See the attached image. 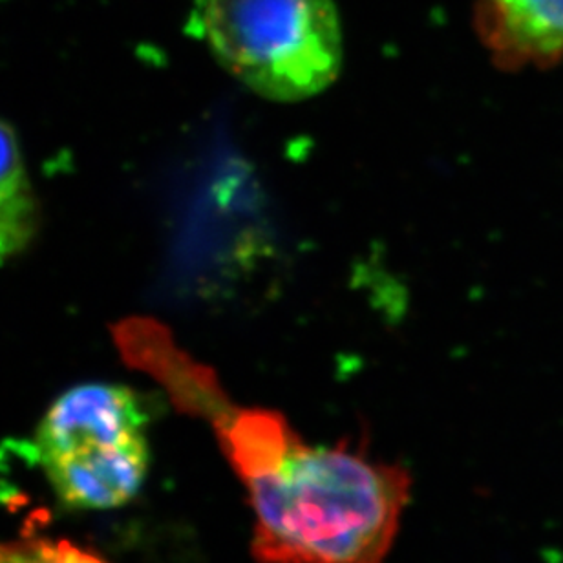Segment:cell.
<instances>
[{
	"label": "cell",
	"mask_w": 563,
	"mask_h": 563,
	"mask_svg": "<svg viewBox=\"0 0 563 563\" xmlns=\"http://www.w3.org/2000/svg\"><path fill=\"white\" fill-rule=\"evenodd\" d=\"M178 401L209 419L255 515L256 563H385L410 499L399 465L308 444L282 413L236 407L209 369Z\"/></svg>",
	"instance_id": "obj_1"
},
{
	"label": "cell",
	"mask_w": 563,
	"mask_h": 563,
	"mask_svg": "<svg viewBox=\"0 0 563 563\" xmlns=\"http://www.w3.org/2000/svg\"><path fill=\"white\" fill-rule=\"evenodd\" d=\"M192 22L218 63L262 98L297 103L341 71L333 0H195Z\"/></svg>",
	"instance_id": "obj_2"
},
{
	"label": "cell",
	"mask_w": 563,
	"mask_h": 563,
	"mask_svg": "<svg viewBox=\"0 0 563 563\" xmlns=\"http://www.w3.org/2000/svg\"><path fill=\"white\" fill-rule=\"evenodd\" d=\"M33 443L49 487L71 509L123 507L151 463L140 396L115 383H82L55 397Z\"/></svg>",
	"instance_id": "obj_3"
},
{
	"label": "cell",
	"mask_w": 563,
	"mask_h": 563,
	"mask_svg": "<svg viewBox=\"0 0 563 563\" xmlns=\"http://www.w3.org/2000/svg\"><path fill=\"white\" fill-rule=\"evenodd\" d=\"M474 27L501 70L563 60V0H477Z\"/></svg>",
	"instance_id": "obj_4"
},
{
	"label": "cell",
	"mask_w": 563,
	"mask_h": 563,
	"mask_svg": "<svg viewBox=\"0 0 563 563\" xmlns=\"http://www.w3.org/2000/svg\"><path fill=\"white\" fill-rule=\"evenodd\" d=\"M41 207L16 134L0 120V266L32 245Z\"/></svg>",
	"instance_id": "obj_5"
},
{
	"label": "cell",
	"mask_w": 563,
	"mask_h": 563,
	"mask_svg": "<svg viewBox=\"0 0 563 563\" xmlns=\"http://www.w3.org/2000/svg\"><path fill=\"white\" fill-rule=\"evenodd\" d=\"M0 563H110L68 540L26 537L0 542Z\"/></svg>",
	"instance_id": "obj_6"
}]
</instances>
